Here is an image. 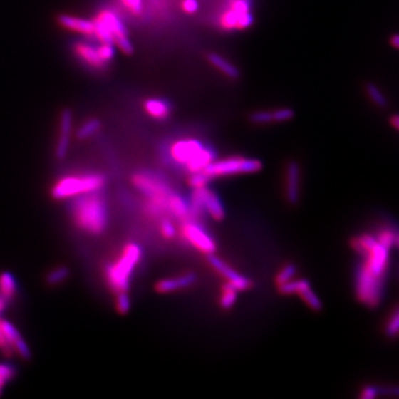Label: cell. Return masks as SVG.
Segmentation results:
<instances>
[{
  "mask_svg": "<svg viewBox=\"0 0 399 399\" xmlns=\"http://www.w3.org/2000/svg\"><path fill=\"white\" fill-rule=\"evenodd\" d=\"M75 53H77L80 59L83 60L88 65L93 68H103L105 66V61L99 57L97 48L93 46L88 45L85 43H79L75 46Z\"/></svg>",
  "mask_w": 399,
  "mask_h": 399,
  "instance_id": "cell-18",
  "label": "cell"
},
{
  "mask_svg": "<svg viewBox=\"0 0 399 399\" xmlns=\"http://www.w3.org/2000/svg\"><path fill=\"white\" fill-rule=\"evenodd\" d=\"M160 232L167 239H173L177 237V227L171 217H165L160 219Z\"/></svg>",
  "mask_w": 399,
  "mask_h": 399,
  "instance_id": "cell-31",
  "label": "cell"
},
{
  "mask_svg": "<svg viewBox=\"0 0 399 399\" xmlns=\"http://www.w3.org/2000/svg\"><path fill=\"white\" fill-rule=\"evenodd\" d=\"M249 120L255 125H266L273 123L272 111H256L252 113Z\"/></svg>",
  "mask_w": 399,
  "mask_h": 399,
  "instance_id": "cell-34",
  "label": "cell"
},
{
  "mask_svg": "<svg viewBox=\"0 0 399 399\" xmlns=\"http://www.w3.org/2000/svg\"><path fill=\"white\" fill-rule=\"evenodd\" d=\"M123 6L133 15H139L142 11L143 0H121Z\"/></svg>",
  "mask_w": 399,
  "mask_h": 399,
  "instance_id": "cell-38",
  "label": "cell"
},
{
  "mask_svg": "<svg viewBox=\"0 0 399 399\" xmlns=\"http://www.w3.org/2000/svg\"><path fill=\"white\" fill-rule=\"evenodd\" d=\"M273 123H285L294 117V111L289 108H282L272 111Z\"/></svg>",
  "mask_w": 399,
  "mask_h": 399,
  "instance_id": "cell-35",
  "label": "cell"
},
{
  "mask_svg": "<svg viewBox=\"0 0 399 399\" xmlns=\"http://www.w3.org/2000/svg\"><path fill=\"white\" fill-rule=\"evenodd\" d=\"M6 384L5 380L4 379L0 378V388H3L4 385Z\"/></svg>",
  "mask_w": 399,
  "mask_h": 399,
  "instance_id": "cell-45",
  "label": "cell"
},
{
  "mask_svg": "<svg viewBox=\"0 0 399 399\" xmlns=\"http://www.w3.org/2000/svg\"><path fill=\"white\" fill-rule=\"evenodd\" d=\"M1 329L8 345L11 347L14 352H17L21 358L29 359L31 352L27 343L24 341L23 336L18 332V329L6 319H1Z\"/></svg>",
  "mask_w": 399,
  "mask_h": 399,
  "instance_id": "cell-15",
  "label": "cell"
},
{
  "mask_svg": "<svg viewBox=\"0 0 399 399\" xmlns=\"http://www.w3.org/2000/svg\"><path fill=\"white\" fill-rule=\"evenodd\" d=\"M169 157L187 172L202 171L215 159L211 147L197 139H181L170 145Z\"/></svg>",
  "mask_w": 399,
  "mask_h": 399,
  "instance_id": "cell-5",
  "label": "cell"
},
{
  "mask_svg": "<svg viewBox=\"0 0 399 399\" xmlns=\"http://www.w3.org/2000/svg\"><path fill=\"white\" fill-rule=\"evenodd\" d=\"M207 262L213 267L215 272L219 273L225 279V283L233 285L239 292L247 291L252 286V282L249 279L235 271L231 265L225 262L224 259H219L214 255V253L207 255Z\"/></svg>",
  "mask_w": 399,
  "mask_h": 399,
  "instance_id": "cell-12",
  "label": "cell"
},
{
  "mask_svg": "<svg viewBox=\"0 0 399 399\" xmlns=\"http://www.w3.org/2000/svg\"><path fill=\"white\" fill-rule=\"evenodd\" d=\"M252 24L249 0H229L227 8L219 16V25L225 30L247 29Z\"/></svg>",
  "mask_w": 399,
  "mask_h": 399,
  "instance_id": "cell-10",
  "label": "cell"
},
{
  "mask_svg": "<svg viewBox=\"0 0 399 399\" xmlns=\"http://www.w3.org/2000/svg\"><path fill=\"white\" fill-rule=\"evenodd\" d=\"M70 214L73 224L83 232L99 235L105 232L109 222L107 201L101 191L73 197Z\"/></svg>",
  "mask_w": 399,
  "mask_h": 399,
  "instance_id": "cell-3",
  "label": "cell"
},
{
  "mask_svg": "<svg viewBox=\"0 0 399 399\" xmlns=\"http://www.w3.org/2000/svg\"><path fill=\"white\" fill-rule=\"evenodd\" d=\"M181 235L185 242L195 247L203 254H213L217 249V243L204 227L197 222V219H187L181 224Z\"/></svg>",
  "mask_w": 399,
  "mask_h": 399,
  "instance_id": "cell-11",
  "label": "cell"
},
{
  "mask_svg": "<svg viewBox=\"0 0 399 399\" xmlns=\"http://www.w3.org/2000/svg\"><path fill=\"white\" fill-rule=\"evenodd\" d=\"M0 351L7 356H11L14 353L13 349L8 345L7 341L4 336L3 329H1V319H0Z\"/></svg>",
  "mask_w": 399,
  "mask_h": 399,
  "instance_id": "cell-40",
  "label": "cell"
},
{
  "mask_svg": "<svg viewBox=\"0 0 399 399\" xmlns=\"http://www.w3.org/2000/svg\"><path fill=\"white\" fill-rule=\"evenodd\" d=\"M390 43H392V45L394 46L395 48H398L399 47V36L398 35L393 36L392 39H390Z\"/></svg>",
  "mask_w": 399,
  "mask_h": 399,
  "instance_id": "cell-44",
  "label": "cell"
},
{
  "mask_svg": "<svg viewBox=\"0 0 399 399\" xmlns=\"http://www.w3.org/2000/svg\"><path fill=\"white\" fill-rule=\"evenodd\" d=\"M59 24L67 29L83 35L93 36L95 33V24L90 20L73 16L63 15L59 17Z\"/></svg>",
  "mask_w": 399,
  "mask_h": 399,
  "instance_id": "cell-17",
  "label": "cell"
},
{
  "mask_svg": "<svg viewBox=\"0 0 399 399\" xmlns=\"http://www.w3.org/2000/svg\"><path fill=\"white\" fill-rule=\"evenodd\" d=\"M142 259V249L138 243L129 242L113 262L105 266V276L108 286L113 293L128 292L131 276Z\"/></svg>",
  "mask_w": 399,
  "mask_h": 399,
  "instance_id": "cell-4",
  "label": "cell"
},
{
  "mask_svg": "<svg viewBox=\"0 0 399 399\" xmlns=\"http://www.w3.org/2000/svg\"><path fill=\"white\" fill-rule=\"evenodd\" d=\"M195 282H197V275L195 273H185L177 276L160 279L155 284V291L160 294H167V293L189 289L195 285Z\"/></svg>",
  "mask_w": 399,
  "mask_h": 399,
  "instance_id": "cell-14",
  "label": "cell"
},
{
  "mask_svg": "<svg viewBox=\"0 0 399 399\" xmlns=\"http://www.w3.org/2000/svg\"><path fill=\"white\" fill-rule=\"evenodd\" d=\"M355 252L362 257L355 271V293L359 302L376 307L382 302L385 281L390 266L392 249L383 244L376 235L362 233L352 239Z\"/></svg>",
  "mask_w": 399,
  "mask_h": 399,
  "instance_id": "cell-1",
  "label": "cell"
},
{
  "mask_svg": "<svg viewBox=\"0 0 399 399\" xmlns=\"http://www.w3.org/2000/svg\"><path fill=\"white\" fill-rule=\"evenodd\" d=\"M380 394H383V388H379L375 385H367L361 390L359 397L362 399H375Z\"/></svg>",
  "mask_w": 399,
  "mask_h": 399,
  "instance_id": "cell-36",
  "label": "cell"
},
{
  "mask_svg": "<svg viewBox=\"0 0 399 399\" xmlns=\"http://www.w3.org/2000/svg\"><path fill=\"white\" fill-rule=\"evenodd\" d=\"M211 182L209 177L205 175L204 171H197V172L191 173L187 180V183H189L190 187L192 189L195 187H205V185H209Z\"/></svg>",
  "mask_w": 399,
  "mask_h": 399,
  "instance_id": "cell-33",
  "label": "cell"
},
{
  "mask_svg": "<svg viewBox=\"0 0 399 399\" xmlns=\"http://www.w3.org/2000/svg\"><path fill=\"white\" fill-rule=\"evenodd\" d=\"M105 177L101 173H81L60 177L51 187V197L57 201L73 199L88 193L98 192L105 187Z\"/></svg>",
  "mask_w": 399,
  "mask_h": 399,
  "instance_id": "cell-6",
  "label": "cell"
},
{
  "mask_svg": "<svg viewBox=\"0 0 399 399\" xmlns=\"http://www.w3.org/2000/svg\"><path fill=\"white\" fill-rule=\"evenodd\" d=\"M69 274L70 271L67 266L56 267V269H51V271L46 275V283L55 286V285L65 282L66 279L69 277Z\"/></svg>",
  "mask_w": 399,
  "mask_h": 399,
  "instance_id": "cell-26",
  "label": "cell"
},
{
  "mask_svg": "<svg viewBox=\"0 0 399 399\" xmlns=\"http://www.w3.org/2000/svg\"><path fill=\"white\" fill-rule=\"evenodd\" d=\"M99 57L105 61V63H109L110 60L113 59L115 56V49L113 45L109 43H101V46L97 48Z\"/></svg>",
  "mask_w": 399,
  "mask_h": 399,
  "instance_id": "cell-37",
  "label": "cell"
},
{
  "mask_svg": "<svg viewBox=\"0 0 399 399\" xmlns=\"http://www.w3.org/2000/svg\"><path fill=\"white\" fill-rule=\"evenodd\" d=\"M390 123H392L393 127L395 129H399V117L397 115H393L392 119H390Z\"/></svg>",
  "mask_w": 399,
  "mask_h": 399,
  "instance_id": "cell-42",
  "label": "cell"
},
{
  "mask_svg": "<svg viewBox=\"0 0 399 399\" xmlns=\"http://www.w3.org/2000/svg\"><path fill=\"white\" fill-rule=\"evenodd\" d=\"M182 9L187 14H195L199 10V3L197 0H183Z\"/></svg>",
  "mask_w": 399,
  "mask_h": 399,
  "instance_id": "cell-41",
  "label": "cell"
},
{
  "mask_svg": "<svg viewBox=\"0 0 399 399\" xmlns=\"http://www.w3.org/2000/svg\"><path fill=\"white\" fill-rule=\"evenodd\" d=\"M7 299H4V297L0 295V314L3 313L4 309L7 306Z\"/></svg>",
  "mask_w": 399,
  "mask_h": 399,
  "instance_id": "cell-43",
  "label": "cell"
},
{
  "mask_svg": "<svg viewBox=\"0 0 399 399\" xmlns=\"http://www.w3.org/2000/svg\"><path fill=\"white\" fill-rule=\"evenodd\" d=\"M93 24V35H95L101 43L117 45L127 55L133 53V45L128 38L127 29L115 13L110 10H103L97 16Z\"/></svg>",
  "mask_w": 399,
  "mask_h": 399,
  "instance_id": "cell-7",
  "label": "cell"
},
{
  "mask_svg": "<svg viewBox=\"0 0 399 399\" xmlns=\"http://www.w3.org/2000/svg\"><path fill=\"white\" fill-rule=\"evenodd\" d=\"M399 331V314L398 309L395 307L390 316L387 319L386 325H385V333L389 338H395L398 335Z\"/></svg>",
  "mask_w": 399,
  "mask_h": 399,
  "instance_id": "cell-29",
  "label": "cell"
},
{
  "mask_svg": "<svg viewBox=\"0 0 399 399\" xmlns=\"http://www.w3.org/2000/svg\"><path fill=\"white\" fill-rule=\"evenodd\" d=\"M1 390H3V388H0V395H1Z\"/></svg>",
  "mask_w": 399,
  "mask_h": 399,
  "instance_id": "cell-46",
  "label": "cell"
},
{
  "mask_svg": "<svg viewBox=\"0 0 399 399\" xmlns=\"http://www.w3.org/2000/svg\"><path fill=\"white\" fill-rule=\"evenodd\" d=\"M17 294V282L15 277L10 272H4L0 274V295L4 299L10 301Z\"/></svg>",
  "mask_w": 399,
  "mask_h": 399,
  "instance_id": "cell-21",
  "label": "cell"
},
{
  "mask_svg": "<svg viewBox=\"0 0 399 399\" xmlns=\"http://www.w3.org/2000/svg\"><path fill=\"white\" fill-rule=\"evenodd\" d=\"M237 291L233 285L225 283L221 289V296H219V305L224 309H232L237 301Z\"/></svg>",
  "mask_w": 399,
  "mask_h": 399,
  "instance_id": "cell-23",
  "label": "cell"
},
{
  "mask_svg": "<svg viewBox=\"0 0 399 399\" xmlns=\"http://www.w3.org/2000/svg\"><path fill=\"white\" fill-rule=\"evenodd\" d=\"M299 296L301 297V299H303V302H304L309 309H312L313 311L318 312V311L323 309L322 301L317 296L312 286H309L307 289H305Z\"/></svg>",
  "mask_w": 399,
  "mask_h": 399,
  "instance_id": "cell-25",
  "label": "cell"
},
{
  "mask_svg": "<svg viewBox=\"0 0 399 399\" xmlns=\"http://www.w3.org/2000/svg\"><path fill=\"white\" fill-rule=\"evenodd\" d=\"M145 109L151 117L157 120H165L171 113V107L165 100L149 99L145 103Z\"/></svg>",
  "mask_w": 399,
  "mask_h": 399,
  "instance_id": "cell-19",
  "label": "cell"
},
{
  "mask_svg": "<svg viewBox=\"0 0 399 399\" xmlns=\"http://www.w3.org/2000/svg\"><path fill=\"white\" fill-rule=\"evenodd\" d=\"M115 297V309L119 314H127L131 309V299H130L128 292L117 293Z\"/></svg>",
  "mask_w": 399,
  "mask_h": 399,
  "instance_id": "cell-32",
  "label": "cell"
},
{
  "mask_svg": "<svg viewBox=\"0 0 399 399\" xmlns=\"http://www.w3.org/2000/svg\"><path fill=\"white\" fill-rule=\"evenodd\" d=\"M377 239L390 249H396L398 245V233L392 227H384L376 233Z\"/></svg>",
  "mask_w": 399,
  "mask_h": 399,
  "instance_id": "cell-24",
  "label": "cell"
},
{
  "mask_svg": "<svg viewBox=\"0 0 399 399\" xmlns=\"http://www.w3.org/2000/svg\"><path fill=\"white\" fill-rule=\"evenodd\" d=\"M366 93L367 95H368V97L372 99V101L375 103V105L382 108L386 107V97H385L384 93L379 90V88L377 87L376 85H374V83H367Z\"/></svg>",
  "mask_w": 399,
  "mask_h": 399,
  "instance_id": "cell-30",
  "label": "cell"
},
{
  "mask_svg": "<svg viewBox=\"0 0 399 399\" xmlns=\"http://www.w3.org/2000/svg\"><path fill=\"white\" fill-rule=\"evenodd\" d=\"M100 121L97 119H90L86 121L81 128L78 130L77 138L78 139L86 140L88 138L93 137L98 130L100 129Z\"/></svg>",
  "mask_w": 399,
  "mask_h": 399,
  "instance_id": "cell-27",
  "label": "cell"
},
{
  "mask_svg": "<svg viewBox=\"0 0 399 399\" xmlns=\"http://www.w3.org/2000/svg\"><path fill=\"white\" fill-rule=\"evenodd\" d=\"M71 129H73V113L67 109L60 117L59 137L56 147V157L58 160H63L67 155Z\"/></svg>",
  "mask_w": 399,
  "mask_h": 399,
  "instance_id": "cell-16",
  "label": "cell"
},
{
  "mask_svg": "<svg viewBox=\"0 0 399 399\" xmlns=\"http://www.w3.org/2000/svg\"><path fill=\"white\" fill-rule=\"evenodd\" d=\"M263 165L259 159L245 157H229L214 159L203 171L212 181L217 177L229 175H252L262 170Z\"/></svg>",
  "mask_w": 399,
  "mask_h": 399,
  "instance_id": "cell-9",
  "label": "cell"
},
{
  "mask_svg": "<svg viewBox=\"0 0 399 399\" xmlns=\"http://www.w3.org/2000/svg\"><path fill=\"white\" fill-rule=\"evenodd\" d=\"M187 202L192 219L207 217L219 222L225 217L222 200L212 189H209V185L193 189Z\"/></svg>",
  "mask_w": 399,
  "mask_h": 399,
  "instance_id": "cell-8",
  "label": "cell"
},
{
  "mask_svg": "<svg viewBox=\"0 0 399 399\" xmlns=\"http://www.w3.org/2000/svg\"><path fill=\"white\" fill-rule=\"evenodd\" d=\"M285 197L291 204H297L301 197V167L292 161L286 167L285 173Z\"/></svg>",
  "mask_w": 399,
  "mask_h": 399,
  "instance_id": "cell-13",
  "label": "cell"
},
{
  "mask_svg": "<svg viewBox=\"0 0 399 399\" xmlns=\"http://www.w3.org/2000/svg\"><path fill=\"white\" fill-rule=\"evenodd\" d=\"M296 266L292 264V263L284 265L282 269H279V273H277L276 277H275V283H276L277 286L284 284V283L289 282L291 279H294V277L296 276Z\"/></svg>",
  "mask_w": 399,
  "mask_h": 399,
  "instance_id": "cell-28",
  "label": "cell"
},
{
  "mask_svg": "<svg viewBox=\"0 0 399 399\" xmlns=\"http://www.w3.org/2000/svg\"><path fill=\"white\" fill-rule=\"evenodd\" d=\"M16 368L13 365L0 364V378L4 379L6 383L9 382L15 377Z\"/></svg>",
  "mask_w": 399,
  "mask_h": 399,
  "instance_id": "cell-39",
  "label": "cell"
},
{
  "mask_svg": "<svg viewBox=\"0 0 399 399\" xmlns=\"http://www.w3.org/2000/svg\"><path fill=\"white\" fill-rule=\"evenodd\" d=\"M311 286L309 281L305 279H293L289 282L284 283V284L279 285L277 289H279L281 294L283 295H299L304 291L307 287Z\"/></svg>",
  "mask_w": 399,
  "mask_h": 399,
  "instance_id": "cell-22",
  "label": "cell"
},
{
  "mask_svg": "<svg viewBox=\"0 0 399 399\" xmlns=\"http://www.w3.org/2000/svg\"><path fill=\"white\" fill-rule=\"evenodd\" d=\"M207 60L211 65L214 66L217 70H219L223 75L231 79H235L239 77V71L232 63H229V60L225 59L222 56L217 55V53H209L207 56Z\"/></svg>",
  "mask_w": 399,
  "mask_h": 399,
  "instance_id": "cell-20",
  "label": "cell"
},
{
  "mask_svg": "<svg viewBox=\"0 0 399 399\" xmlns=\"http://www.w3.org/2000/svg\"><path fill=\"white\" fill-rule=\"evenodd\" d=\"M133 183L145 195V211L150 217L161 219L167 217L181 222L192 219L187 200L175 192L160 175L147 171L138 172L133 177Z\"/></svg>",
  "mask_w": 399,
  "mask_h": 399,
  "instance_id": "cell-2",
  "label": "cell"
}]
</instances>
